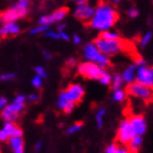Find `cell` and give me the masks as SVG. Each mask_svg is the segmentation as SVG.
Here are the masks:
<instances>
[{"mask_svg":"<svg viewBox=\"0 0 153 153\" xmlns=\"http://www.w3.org/2000/svg\"><path fill=\"white\" fill-rule=\"evenodd\" d=\"M119 19L118 12L106 1H100L94 10L92 19L89 21V26L99 31H108L116 24Z\"/></svg>","mask_w":153,"mask_h":153,"instance_id":"6da1fadb","label":"cell"},{"mask_svg":"<svg viewBox=\"0 0 153 153\" xmlns=\"http://www.w3.org/2000/svg\"><path fill=\"white\" fill-rule=\"evenodd\" d=\"M128 16H131V18H136V16H138V14H139V11H138L137 9H134V8H132V9H129L127 11Z\"/></svg>","mask_w":153,"mask_h":153,"instance_id":"1f68e13d","label":"cell"},{"mask_svg":"<svg viewBox=\"0 0 153 153\" xmlns=\"http://www.w3.org/2000/svg\"><path fill=\"white\" fill-rule=\"evenodd\" d=\"M65 29H66V24H59L58 25V27H57V30H58V32H62V31H65Z\"/></svg>","mask_w":153,"mask_h":153,"instance_id":"f35d334b","label":"cell"},{"mask_svg":"<svg viewBox=\"0 0 153 153\" xmlns=\"http://www.w3.org/2000/svg\"><path fill=\"white\" fill-rule=\"evenodd\" d=\"M117 150H118V147L115 143H113L107 147V149L105 150V153H117Z\"/></svg>","mask_w":153,"mask_h":153,"instance_id":"4dcf8cb0","label":"cell"},{"mask_svg":"<svg viewBox=\"0 0 153 153\" xmlns=\"http://www.w3.org/2000/svg\"><path fill=\"white\" fill-rule=\"evenodd\" d=\"M104 115H105V109L102 108L100 109L97 114H96V124H97V127L102 128L103 127V118H104Z\"/></svg>","mask_w":153,"mask_h":153,"instance_id":"d4e9b609","label":"cell"},{"mask_svg":"<svg viewBox=\"0 0 153 153\" xmlns=\"http://www.w3.org/2000/svg\"><path fill=\"white\" fill-rule=\"evenodd\" d=\"M151 38H152V33H151V32L147 33V34H146L143 37L141 38L140 45L142 46V47H144V46H146V45H148V43L151 41Z\"/></svg>","mask_w":153,"mask_h":153,"instance_id":"83f0119b","label":"cell"},{"mask_svg":"<svg viewBox=\"0 0 153 153\" xmlns=\"http://www.w3.org/2000/svg\"><path fill=\"white\" fill-rule=\"evenodd\" d=\"M3 130L6 131L7 134L10 137H22V130L16 126L14 123H6L2 128Z\"/></svg>","mask_w":153,"mask_h":153,"instance_id":"2e32d148","label":"cell"},{"mask_svg":"<svg viewBox=\"0 0 153 153\" xmlns=\"http://www.w3.org/2000/svg\"><path fill=\"white\" fill-rule=\"evenodd\" d=\"M136 68H137V65H131L129 67L124 71V74L121 76L123 80H124V82L126 83H131L134 81V79L136 78Z\"/></svg>","mask_w":153,"mask_h":153,"instance_id":"e0dca14e","label":"cell"},{"mask_svg":"<svg viewBox=\"0 0 153 153\" xmlns=\"http://www.w3.org/2000/svg\"><path fill=\"white\" fill-rule=\"evenodd\" d=\"M95 47L99 49L103 55H105L107 57L111 56H115L120 51H127L129 54L130 51H134V48L131 47V44L128 41H123V39H104L101 36L94 39Z\"/></svg>","mask_w":153,"mask_h":153,"instance_id":"3957f363","label":"cell"},{"mask_svg":"<svg viewBox=\"0 0 153 153\" xmlns=\"http://www.w3.org/2000/svg\"><path fill=\"white\" fill-rule=\"evenodd\" d=\"M72 39H74V44H79L80 42H81V38H80V36H78V35H74Z\"/></svg>","mask_w":153,"mask_h":153,"instance_id":"74e56055","label":"cell"},{"mask_svg":"<svg viewBox=\"0 0 153 153\" xmlns=\"http://www.w3.org/2000/svg\"><path fill=\"white\" fill-rule=\"evenodd\" d=\"M93 14H94V9L86 2L78 3L74 9V16L83 22H89L92 19Z\"/></svg>","mask_w":153,"mask_h":153,"instance_id":"8fae6325","label":"cell"},{"mask_svg":"<svg viewBox=\"0 0 153 153\" xmlns=\"http://www.w3.org/2000/svg\"><path fill=\"white\" fill-rule=\"evenodd\" d=\"M35 74H36V76H39V78H42V79H44V78L47 76L46 70H45L42 66H37V67H35Z\"/></svg>","mask_w":153,"mask_h":153,"instance_id":"484cf974","label":"cell"},{"mask_svg":"<svg viewBox=\"0 0 153 153\" xmlns=\"http://www.w3.org/2000/svg\"><path fill=\"white\" fill-rule=\"evenodd\" d=\"M99 81L102 83V84H104V85H108L109 83L112 82V76H111V74H109L106 70H104V72L102 74V76H100Z\"/></svg>","mask_w":153,"mask_h":153,"instance_id":"7402d4cb","label":"cell"},{"mask_svg":"<svg viewBox=\"0 0 153 153\" xmlns=\"http://www.w3.org/2000/svg\"><path fill=\"white\" fill-rule=\"evenodd\" d=\"M126 92L128 95L140 99L147 103L153 102V88L141 84L139 82H131L128 84Z\"/></svg>","mask_w":153,"mask_h":153,"instance_id":"8992f818","label":"cell"},{"mask_svg":"<svg viewBox=\"0 0 153 153\" xmlns=\"http://www.w3.org/2000/svg\"><path fill=\"white\" fill-rule=\"evenodd\" d=\"M8 141L13 153H24V142L22 137H10Z\"/></svg>","mask_w":153,"mask_h":153,"instance_id":"9a60e30c","label":"cell"},{"mask_svg":"<svg viewBox=\"0 0 153 153\" xmlns=\"http://www.w3.org/2000/svg\"><path fill=\"white\" fill-rule=\"evenodd\" d=\"M48 29H49V25H38L31 30L30 33L32 35H36V34H41V33H46L48 31Z\"/></svg>","mask_w":153,"mask_h":153,"instance_id":"603a6c76","label":"cell"},{"mask_svg":"<svg viewBox=\"0 0 153 153\" xmlns=\"http://www.w3.org/2000/svg\"><path fill=\"white\" fill-rule=\"evenodd\" d=\"M100 36L104 38V39H109V41H112V39H119V35H118L117 33L111 32V31H103Z\"/></svg>","mask_w":153,"mask_h":153,"instance_id":"d6986e66","label":"cell"},{"mask_svg":"<svg viewBox=\"0 0 153 153\" xmlns=\"http://www.w3.org/2000/svg\"><path fill=\"white\" fill-rule=\"evenodd\" d=\"M112 1H113V2H115V3H118L120 0H112Z\"/></svg>","mask_w":153,"mask_h":153,"instance_id":"7bdbcfd3","label":"cell"},{"mask_svg":"<svg viewBox=\"0 0 153 153\" xmlns=\"http://www.w3.org/2000/svg\"><path fill=\"white\" fill-rule=\"evenodd\" d=\"M126 97V92L123 91L121 89L119 90H115L114 94H113V99L116 101V102H123Z\"/></svg>","mask_w":153,"mask_h":153,"instance_id":"44dd1931","label":"cell"},{"mask_svg":"<svg viewBox=\"0 0 153 153\" xmlns=\"http://www.w3.org/2000/svg\"><path fill=\"white\" fill-rule=\"evenodd\" d=\"M136 78H137V82L153 88V68L146 67V66L138 67Z\"/></svg>","mask_w":153,"mask_h":153,"instance_id":"7c38bea8","label":"cell"},{"mask_svg":"<svg viewBox=\"0 0 153 153\" xmlns=\"http://www.w3.org/2000/svg\"><path fill=\"white\" fill-rule=\"evenodd\" d=\"M76 64V60H74V59H72V58H71L70 60H69V65H74Z\"/></svg>","mask_w":153,"mask_h":153,"instance_id":"b9f144b4","label":"cell"},{"mask_svg":"<svg viewBox=\"0 0 153 153\" xmlns=\"http://www.w3.org/2000/svg\"><path fill=\"white\" fill-rule=\"evenodd\" d=\"M104 70H105L104 68L100 67L99 65L91 62V61L82 62L78 66V72L82 76L90 80H99Z\"/></svg>","mask_w":153,"mask_h":153,"instance_id":"ba28073f","label":"cell"},{"mask_svg":"<svg viewBox=\"0 0 153 153\" xmlns=\"http://www.w3.org/2000/svg\"><path fill=\"white\" fill-rule=\"evenodd\" d=\"M46 37L48 38H53V39H60V36H59V33H55L53 31H47L45 33Z\"/></svg>","mask_w":153,"mask_h":153,"instance_id":"f1b7e54d","label":"cell"},{"mask_svg":"<svg viewBox=\"0 0 153 153\" xmlns=\"http://www.w3.org/2000/svg\"><path fill=\"white\" fill-rule=\"evenodd\" d=\"M83 56L85 59H88L91 62L99 65L100 67L106 68L111 66V60L109 58L105 55H103L101 51L95 47V45L91 43V44L85 45V47L83 49Z\"/></svg>","mask_w":153,"mask_h":153,"instance_id":"52a82bcc","label":"cell"},{"mask_svg":"<svg viewBox=\"0 0 153 153\" xmlns=\"http://www.w3.org/2000/svg\"><path fill=\"white\" fill-rule=\"evenodd\" d=\"M82 127H83L82 123H76V124H74L72 126H70V127L68 128L67 134H76V132H78V131L81 130V129H82Z\"/></svg>","mask_w":153,"mask_h":153,"instance_id":"cb8c5ba5","label":"cell"},{"mask_svg":"<svg viewBox=\"0 0 153 153\" xmlns=\"http://www.w3.org/2000/svg\"><path fill=\"white\" fill-rule=\"evenodd\" d=\"M21 31L19 24L16 22H6L0 26V37H8V36L18 35Z\"/></svg>","mask_w":153,"mask_h":153,"instance_id":"5bb4252c","label":"cell"},{"mask_svg":"<svg viewBox=\"0 0 153 153\" xmlns=\"http://www.w3.org/2000/svg\"><path fill=\"white\" fill-rule=\"evenodd\" d=\"M32 84L35 86V88H41V86H42V78L35 76L32 79Z\"/></svg>","mask_w":153,"mask_h":153,"instance_id":"f546056e","label":"cell"},{"mask_svg":"<svg viewBox=\"0 0 153 153\" xmlns=\"http://www.w3.org/2000/svg\"><path fill=\"white\" fill-rule=\"evenodd\" d=\"M7 104H8V101H7V99H6V97H3V96H1V97H0V113H1V111L6 107Z\"/></svg>","mask_w":153,"mask_h":153,"instance_id":"d6a6232c","label":"cell"},{"mask_svg":"<svg viewBox=\"0 0 153 153\" xmlns=\"http://www.w3.org/2000/svg\"><path fill=\"white\" fill-rule=\"evenodd\" d=\"M117 153H131L128 149H124V148H118Z\"/></svg>","mask_w":153,"mask_h":153,"instance_id":"8d00e7d4","label":"cell"},{"mask_svg":"<svg viewBox=\"0 0 153 153\" xmlns=\"http://www.w3.org/2000/svg\"><path fill=\"white\" fill-rule=\"evenodd\" d=\"M128 119L130 121V125L132 129H134V132L136 136H142L146 132L147 125H146V120H144V118L142 116H140V115H134V116H131Z\"/></svg>","mask_w":153,"mask_h":153,"instance_id":"4fadbf2b","label":"cell"},{"mask_svg":"<svg viewBox=\"0 0 153 153\" xmlns=\"http://www.w3.org/2000/svg\"><path fill=\"white\" fill-rule=\"evenodd\" d=\"M142 144V138L141 136H134L131 141L128 143V150L130 151L131 153H138L139 148L141 147Z\"/></svg>","mask_w":153,"mask_h":153,"instance_id":"ac0fdd59","label":"cell"},{"mask_svg":"<svg viewBox=\"0 0 153 153\" xmlns=\"http://www.w3.org/2000/svg\"><path fill=\"white\" fill-rule=\"evenodd\" d=\"M59 33V36H60V39H64V41H69V35H68L67 33L62 31V32H58Z\"/></svg>","mask_w":153,"mask_h":153,"instance_id":"d590c367","label":"cell"},{"mask_svg":"<svg viewBox=\"0 0 153 153\" xmlns=\"http://www.w3.org/2000/svg\"><path fill=\"white\" fill-rule=\"evenodd\" d=\"M83 96H84V89L81 84H78V83L70 84L67 89L60 93V95L58 97V108L61 109L66 114H69L74 111L76 104L81 102Z\"/></svg>","mask_w":153,"mask_h":153,"instance_id":"7a4b0ae2","label":"cell"},{"mask_svg":"<svg viewBox=\"0 0 153 153\" xmlns=\"http://www.w3.org/2000/svg\"><path fill=\"white\" fill-rule=\"evenodd\" d=\"M42 149V141H37L35 144V150L36 151H39Z\"/></svg>","mask_w":153,"mask_h":153,"instance_id":"ab89813d","label":"cell"},{"mask_svg":"<svg viewBox=\"0 0 153 153\" xmlns=\"http://www.w3.org/2000/svg\"><path fill=\"white\" fill-rule=\"evenodd\" d=\"M27 99H29V101H31V102H36V101L39 99V96H38L37 93H32V94H30Z\"/></svg>","mask_w":153,"mask_h":153,"instance_id":"836d02e7","label":"cell"},{"mask_svg":"<svg viewBox=\"0 0 153 153\" xmlns=\"http://www.w3.org/2000/svg\"><path fill=\"white\" fill-rule=\"evenodd\" d=\"M16 78L14 74H0V82H7V81H11Z\"/></svg>","mask_w":153,"mask_h":153,"instance_id":"4316f807","label":"cell"},{"mask_svg":"<svg viewBox=\"0 0 153 153\" xmlns=\"http://www.w3.org/2000/svg\"><path fill=\"white\" fill-rule=\"evenodd\" d=\"M69 12V9L66 7L59 8V9L55 10L54 12L47 16H42L38 19V25H49L51 23H58L62 21L66 18V16Z\"/></svg>","mask_w":153,"mask_h":153,"instance_id":"30bf717a","label":"cell"},{"mask_svg":"<svg viewBox=\"0 0 153 153\" xmlns=\"http://www.w3.org/2000/svg\"><path fill=\"white\" fill-rule=\"evenodd\" d=\"M26 97L22 94H18L14 97L10 104H7V106L1 111V117L6 123H14L22 113L25 106Z\"/></svg>","mask_w":153,"mask_h":153,"instance_id":"5b68a950","label":"cell"},{"mask_svg":"<svg viewBox=\"0 0 153 153\" xmlns=\"http://www.w3.org/2000/svg\"><path fill=\"white\" fill-rule=\"evenodd\" d=\"M30 7V0H19L16 4H13L10 9L0 13V21L6 22H16L27 14Z\"/></svg>","mask_w":153,"mask_h":153,"instance_id":"277c9868","label":"cell"},{"mask_svg":"<svg viewBox=\"0 0 153 153\" xmlns=\"http://www.w3.org/2000/svg\"><path fill=\"white\" fill-rule=\"evenodd\" d=\"M136 134L134 132V129L131 127L130 121L129 119H125L120 123L119 125V128H118L117 131V140L120 142V143L125 144V146H128V143L131 141V139L134 137Z\"/></svg>","mask_w":153,"mask_h":153,"instance_id":"9c48e42d","label":"cell"},{"mask_svg":"<svg viewBox=\"0 0 153 153\" xmlns=\"http://www.w3.org/2000/svg\"><path fill=\"white\" fill-rule=\"evenodd\" d=\"M123 82L124 80L121 78L120 74H115L114 78H113V90H119L123 85Z\"/></svg>","mask_w":153,"mask_h":153,"instance_id":"ffe728a7","label":"cell"},{"mask_svg":"<svg viewBox=\"0 0 153 153\" xmlns=\"http://www.w3.org/2000/svg\"><path fill=\"white\" fill-rule=\"evenodd\" d=\"M43 56H44L47 60H51V58H53V54H51V51H46V49H44V51H43Z\"/></svg>","mask_w":153,"mask_h":153,"instance_id":"e575fe53","label":"cell"},{"mask_svg":"<svg viewBox=\"0 0 153 153\" xmlns=\"http://www.w3.org/2000/svg\"><path fill=\"white\" fill-rule=\"evenodd\" d=\"M69 1H72V2H76V3H82V2H86L88 0H69Z\"/></svg>","mask_w":153,"mask_h":153,"instance_id":"60d3db41","label":"cell"}]
</instances>
